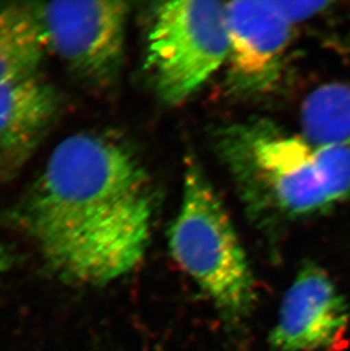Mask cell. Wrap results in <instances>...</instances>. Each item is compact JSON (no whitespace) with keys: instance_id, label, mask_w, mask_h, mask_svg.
I'll use <instances>...</instances> for the list:
<instances>
[{"instance_id":"6da1fadb","label":"cell","mask_w":350,"mask_h":351,"mask_svg":"<svg viewBox=\"0 0 350 351\" xmlns=\"http://www.w3.org/2000/svg\"><path fill=\"white\" fill-rule=\"evenodd\" d=\"M155 200L149 178L112 136L62 140L0 221L36 245L63 281L103 285L131 272L148 248Z\"/></svg>"},{"instance_id":"7a4b0ae2","label":"cell","mask_w":350,"mask_h":351,"mask_svg":"<svg viewBox=\"0 0 350 351\" xmlns=\"http://www.w3.org/2000/svg\"><path fill=\"white\" fill-rule=\"evenodd\" d=\"M221 154L248 193L285 215L327 208L350 193V149L318 146L266 122L232 126Z\"/></svg>"},{"instance_id":"3957f363","label":"cell","mask_w":350,"mask_h":351,"mask_svg":"<svg viewBox=\"0 0 350 351\" xmlns=\"http://www.w3.org/2000/svg\"><path fill=\"white\" fill-rule=\"evenodd\" d=\"M170 249L225 316L240 319L249 314L256 302L254 274L221 199L195 162L185 169Z\"/></svg>"},{"instance_id":"277c9868","label":"cell","mask_w":350,"mask_h":351,"mask_svg":"<svg viewBox=\"0 0 350 351\" xmlns=\"http://www.w3.org/2000/svg\"><path fill=\"white\" fill-rule=\"evenodd\" d=\"M225 3L205 0L163 3L154 12L145 67L159 97L180 105L228 60Z\"/></svg>"},{"instance_id":"5b68a950","label":"cell","mask_w":350,"mask_h":351,"mask_svg":"<svg viewBox=\"0 0 350 351\" xmlns=\"http://www.w3.org/2000/svg\"><path fill=\"white\" fill-rule=\"evenodd\" d=\"M46 40L73 77L90 86L112 82L122 65L129 6L122 1L31 3Z\"/></svg>"},{"instance_id":"8992f818","label":"cell","mask_w":350,"mask_h":351,"mask_svg":"<svg viewBox=\"0 0 350 351\" xmlns=\"http://www.w3.org/2000/svg\"><path fill=\"white\" fill-rule=\"evenodd\" d=\"M348 308L330 276L306 265L288 289L270 343L278 351H317L334 347L348 325Z\"/></svg>"},{"instance_id":"52a82bcc","label":"cell","mask_w":350,"mask_h":351,"mask_svg":"<svg viewBox=\"0 0 350 351\" xmlns=\"http://www.w3.org/2000/svg\"><path fill=\"white\" fill-rule=\"evenodd\" d=\"M225 16L233 82L250 91L268 89L278 77L292 22L277 1L226 3Z\"/></svg>"},{"instance_id":"ba28073f","label":"cell","mask_w":350,"mask_h":351,"mask_svg":"<svg viewBox=\"0 0 350 351\" xmlns=\"http://www.w3.org/2000/svg\"><path fill=\"white\" fill-rule=\"evenodd\" d=\"M60 107L58 93L39 72L0 80V155L21 162L51 126Z\"/></svg>"},{"instance_id":"9c48e42d","label":"cell","mask_w":350,"mask_h":351,"mask_svg":"<svg viewBox=\"0 0 350 351\" xmlns=\"http://www.w3.org/2000/svg\"><path fill=\"white\" fill-rule=\"evenodd\" d=\"M46 40L32 3L0 6V80L39 72Z\"/></svg>"},{"instance_id":"30bf717a","label":"cell","mask_w":350,"mask_h":351,"mask_svg":"<svg viewBox=\"0 0 350 351\" xmlns=\"http://www.w3.org/2000/svg\"><path fill=\"white\" fill-rule=\"evenodd\" d=\"M301 134L318 146L350 149V86L327 83L305 99L301 114Z\"/></svg>"},{"instance_id":"8fae6325","label":"cell","mask_w":350,"mask_h":351,"mask_svg":"<svg viewBox=\"0 0 350 351\" xmlns=\"http://www.w3.org/2000/svg\"><path fill=\"white\" fill-rule=\"evenodd\" d=\"M277 3L291 22L313 16L314 14L318 13L330 5V3H323V1H318V3H314V1H305V3L277 1Z\"/></svg>"},{"instance_id":"7c38bea8","label":"cell","mask_w":350,"mask_h":351,"mask_svg":"<svg viewBox=\"0 0 350 351\" xmlns=\"http://www.w3.org/2000/svg\"><path fill=\"white\" fill-rule=\"evenodd\" d=\"M14 262H15V255L12 252V249L0 243V278L12 269Z\"/></svg>"},{"instance_id":"4fadbf2b","label":"cell","mask_w":350,"mask_h":351,"mask_svg":"<svg viewBox=\"0 0 350 351\" xmlns=\"http://www.w3.org/2000/svg\"><path fill=\"white\" fill-rule=\"evenodd\" d=\"M10 165H14V162H10V159L0 155V174L6 171L7 167Z\"/></svg>"}]
</instances>
